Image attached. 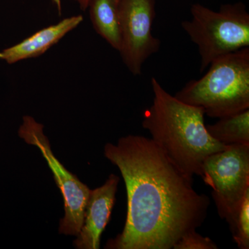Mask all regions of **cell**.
<instances>
[{"mask_svg":"<svg viewBox=\"0 0 249 249\" xmlns=\"http://www.w3.org/2000/svg\"><path fill=\"white\" fill-rule=\"evenodd\" d=\"M105 157L120 170L127 212L124 230L107 249H171L204 224L209 196L193 188V178L170 162L151 139L128 135L107 143Z\"/></svg>","mask_w":249,"mask_h":249,"instance_id":"cell-1","label":"cell"},{"mask_svg":"<svg viewBox=\"0 0 249 249\" xmlns=\"http://www.w3.org/2000/svg\"><path fill=\"white\" fill-rule=\"evenodd\" d=\"M153 103L143 113L142 126L167 158L183 174L201 178L204 160L229 145L210 136L201 108L181 102L152 78Z\"/></svg>","mask_w":249,"mask_h":249,"instance_id":"cell-2","label":"cell"},{"mask_svg":"<svg viewBox=\"0 0 249 249\" xmlns=\"http://www.w3.org/2000/svg\"><path fill=\"white\" fill-rule=\"evenodd\" d=\"M175 96L217 119L249 109V47L215 59L204 76Z\"/></svg>","mask_w":249,"mask_h":249,"instance_id":"cell-3","label":"cell"},{"mask_svg":"<svg viewBox=\"0 0 249 249\" xmlns=\"http://www.w3.org/2000/svg\"><path fill=\"white\" fill-rule=\"evenodd\" d=\"M191 20L181 27L196 44L200 55V71L223 55L249 47V14L243 2L222 5L218 11L196 3Z\"/></svg>","mask_w":249,"mask_h":249,"instance_id":"cell-4","label":"cell"},{"mask_svg":"<svg viewBox=\"0 0 249 249\" xmlns=\"http://www.w3.org/2000/svg\"><path fill=\"white\" fill-rule=\"evenodd\" d=\"M201 178L212 188L218 214L231 230L249 191V145H229L209 156L203 163Z\"/></svg>","mask_w":249,"mask_h":249,"instance_id":"cell-5","label":"cell"},{"mask_svg":"<svg viewBox=\"0 0 249 249\" xmlns=\"http://www.w3.org/2000/svg\"><path fill=\"white\" fill-rule=\"evenodd\" d=\"M43 124L37 122L31 116H24L18 130V135L29 145L40 150L53 175L62 196L65 217L61 219L59 227L60 234L77 236L79 233L83 221L85 209L89 198L90 189L70 173L54 155L48 138L43 132Z\"/></svg>","mask_w":249,"mask_h":249,"instance_id":"cell-6","label":"cell"},{"mask_svg":"<svg viewBox=\"0 0 249 249\" xmlns=\"http://www.w3.org/2000/svg\"><path fill=\"white\" fill-rule=\"evenodd\" d=\"M155 4L156 0H119V52L124 65L135 76L142 74L143 64L160 49V40L152 34Z\"/></svg>","mask_w":249,"mask_h":249,"instance_id":"cell-7","label":"cell"},{"mask_svg":"<svg viewBox=\"0 0 249 249\" xmlns=\"http://www.w3.org/2000/svg\"><path fill=\"white\" fill-rule=\"evenodd\" d=\"M119 180V177L111 174L102 186L90 190L83 226L73 242L76 249L100 248L101 235L109 222L115 203Z\"/></svg>","mask_w":249,"mask_h":249,"instance_id":"cell-8","label":"cell"},{"mask_svg":"<svg viewBox=\"0 0 249 249\" xmlns=\"http://www.w3.org/2000/svg\"><path fill=\"white\" fill-rule=\"evenodd\" d=\"M83 21V16L77 15L40 29L19 43L1 51L0 60L13 65L27 59L37 58L58 43Z\"/></svg>","mask_w":249,"mask_h":249,"instance_id":"cell-9","label":"cell"},{"mask_svg":"<svg viewBox=\"0 0 249 249\" xmlns=\"http://www.w3.org/2000/svg\"><path fill=\"white\" fill-rule=\"evenodd\" d=\"M88 9L95 31L119 52L121 34L119 0H90Z\"/></svg>","mask_w":249,"mask_h":249,"instance_id":"cell-10","label":"cell"},{"mask_svg":"<svg viewBox=\"0 0 249 249\" xmlns=\"http://www.w3.org/2000/svg\"><path fill=\"white\" fill-rule=\"evenodd\" d=\"M219 119L206 124L213 139L225 145H249V109Z\"/></svg>","mask_w":249,"mask_h":249,"instance_id":"cell-11","label":"cell"},{"mask_svg":"<svg viewBox=\"0 0 249 249\" xmlns=\"http://www.w3.org/2000/svg\"><path fill=\"white\" fill-rule=\"evenodd\" d=\"M231 231L239 249H249V191L242 201Z\"/></svg>","mask_w":249,"mask_h":249,"instance_id":"cell-12","label":"cell"},{"mask_svg":"<svg viewBox=\"0 0 249 249\" xmlns=\"http://www.w3.org/2000/svg\"><path fill=\"white\" fill-rule=\"evenodd\" d=\"M174 249H217L215 243L208 237H204L196 230L182 236L173 246Z\"/></svg>","mask_w":249,"mask_h":249,"instance_id":"cell-13","label":"cell"},{"mask_svg":"<svg viewBox=\"0 0 249 249\" xmlns=\"http://www.w3.org/2000/svg\"><path fill=\"white\" fill-rule=\"evenodd\" d=\"M78 5L80 9L83 11H86L88 9L90 0H73Z\"/></svg>","mask_w":249,"mask_h":249,"instance_id":"cell-14","label":"cell"},{"mask_svg":"<svg viewBox=\"0 0 249 249\" xmlns=\"http://www.w3.org/2000/svg\"><path fill=\"white\" fill-rule=\"evenodd\" d=\"M52 3L56 8L59 16H61L62 11V0H52Z\"/></svg>","mask_w":249,"mask_h":249,"instance_id":"cell-15","label":"cell"}]
</instances>
